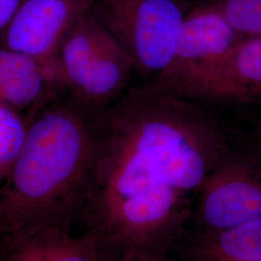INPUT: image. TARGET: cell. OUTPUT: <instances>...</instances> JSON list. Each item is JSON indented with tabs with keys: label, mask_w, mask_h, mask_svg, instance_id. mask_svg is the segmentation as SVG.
I'll return each mask as SVG.
<instances>
[{
	"label": "cell",
	"mask_w": 261,
	"mask_h": 261,
	"mask_svg": "<svg viewBox=\"0 0 261 261\" xmlns=\"http://www.w3.org/2000/svg\"><path fill=\"white\" fill-rule=\"evenodd\" d=\"M96 160L92 122L76 105L54 99L28 121L22 147L0 186V235L70 224L85 204Z\"/></svg>",
	"instance_id": "cell-1"
},
{
	"label": "cell",
	"mask_w": 261,
	"mask_h": 261,
	"mask_svg": "<svg viewBox=\"0 0 261 261\" xmlns=\"http://www.w3.org/2000/svg\"><path fill=\"white\" fill-rule=\"evenodd\" d=\"M91 122L102 143L195 200L228 152L207 112L151 86L124 95Z\"/></svg>",
	"instance_id": "cell-2"
},
{
	"label": "cell",
	"mask_w": 261,
	"mask_h": 261,
	"mask_svg": "<svg viewBox=\"0 0 261 261\" xmlns=\"http://www.w3.org/2000/svg\"><path fill=\"white\" fill-rule=\"evenodd\" d=\"M56 60L64 91L84 112H101L116 102L136 71L130 56L93 12L69 32Z\"/></svg>",
	"instance_id": "cell-3"
},
{
	"label": "cell",
	"mask_w": 261,
	"mask_h": 261,
	"mask_svg": "<svg viewBox=\"0 0 261 261\" xmlns=\"http://www.w3.org/2000/svg\"><path fill=\"white\" fill-rule=\"evenodd\" d=\"M196 0H95L93 14L133 59L158 76L171 61L187 13Z\"/></svg>",
	"instance_id": "cell-4"
},
{
	"label": "cell",
	"mask_w": 261,
	"mask_h": 261,
	"mask_svg": "<svg viewBox=\"0 0 261 261\" xmlns=\"http://www.w3.org/2000/svg\"><path fill=\"white\" fill-rule=\"evenodd\" d=\"M240 37L213 4L196 1L183 21L170 63L150 84L181 98H204Z\"/></svg>",
	"instance_id": "cell-5"
},
{
	"label": "cell",
	"mask_w": 261,
	"mask_h": 261,
	"mask_svg": "<svg viewBox=\"0 0 261 261\" xmlns=\"http://www.w3.org/2000/svg\"><path fill=\"white\" fill-rule=\"evenodd\" d=\"M259 219L261 159L228 151L196 196L189 221L192 232L217 231Z\"/></svg>",
	"instance_id": "cell-6"
},
{
	"label": "cell",
	"mask_w": 261,
	"mask_h": 261,
	"mask_svg": "<svg viewBox=\"0 0 261 261\" xmlns=\"http://www.w3.org/2000/svg\"><path fill=\"white\" fill-rule=\"evenodd\" d=\"M95 0H25L0 34V47L57 63V54L75 24L93 12Z\"/></svg>",
	"instance_id": "cell-7"
},
{
	"label": "cell",
	"mask_w": 261,
	"mask_h": 261,
	"mask_svg": "<svg viewBox=\"0 0 261 261\" xmlns=\"http://www.w3.org/2000/svg\"><path fill=\"white\" fill-rule=\"evenodd\" d=\"M63 93L57 63L0 47V101L29 121Z\"/></svg>",
	"instance_id": "cell-8"
},
{
	"label": "cell",
	"mask_w": 261,
	"mask_h": 261,
	"mask_svg": "<svg viewBox=\"0 0 261 261\" xmlns=\"http://www.w3.org/2000/svg\"><path fill=\"white\" fill-rule=\"evenodd\" d=\"M93 231L76 236L70 224H48L0 235L2 261H103Z\"/></svg>",
	"instance_id": "cell-9"
},
{
	"label": "cell",
	"mask_w": 261,
	"mask_h": 261,
	"mask_svg": "<svg viewBox=\"0 0 261 261\" xmlns=\"http://www.w3.org/2000/svg\"><path fill=\"white\" fill-rule=\"evenodd\" d=\"M184 245L187 261H261V219L217 231L191 232Z\"/></svg>",
	"instance_id": "cell-10"
},
{
	"label": "cell",
	"mask_w": 261,
	"mask_h": 261,
	"mask_svg": "<svg viewBox=\"0 0 261 261\" xmlns=\"http://www.w3.org/2000/svg\"><path fill=\"white\" fill-rule=\"evenodd\" d=\"M204 98L245 102L261 100V37L239 41Z\"/></svg>",
	"instance_id": "cell-11"
},
{
	"label": "cell",
	"mask_w": 261,
	"mask_h": 261,
	"mask_svg": "<svg viewBox=\"0 0 261 261\" xmlns=\"http://www.w3.org/2000/svg\"><path fill=\"white\" fill-rule=\"evenodd\" d=\"M28 120L0 101V186L8 176L28 132Z\"/></svg>",
	"instance_id": "cell-12"
},
{
	"label": "cell",
	"mask_w": 261,
	"mask_h": 261,
	"mask_svg": "<svg viewBox=\"0 0 261 261\" xmlns=\"http://www.w3.org/2000/svg\"><path fill=\"white\" fill-rule=\"evenodd\" d=\"M213 4L242 38L261 37V0H196Z\"/></svg>",
	"instance_id": "cell-13"
},
{
	"label": "cell",
	"mask_w": 261,
	"mask_h": 261,
	"mask_svg": "<svg viewBox=\"0 0 261 261\" xmlns=\"http://www.w3.org/2000/svg\"><path fill=\"white\" fill-rule=\"evenodd\" d=\"M116 261H174L170 259L168 253L149 252L133 249L123 252Z\"/></svg>",
	"instance_id": "cell-14"
},
{
	"label": "cell",
	"mask_w": 261,
	"mask_h": 261,
	"mask_svg": "<svg viewBox=\"0 0 261 261\" xmlns=\"http://www.w3.org/2000/svg\"><path fill=\"white\" fill-rule=\"evenodd\" d=\"M25 0H0V34L15 18Z\"/></svg>",
	"instance_id": "cell-15"
},
{
	"label": "cell",
	"mask_w": 261,
	"mask_h": 261,
	"mask_svg": "<svg viewBox=\"0 0 261 261\" xmlns=\"http://www.w3.org/2000/svg\"><path fill=\"white\" fill-rule=\"evenodd\" d=\"M253 154H255L258 158L261 159V134L260 136H259V140H258V144H257V150H256V152L255 153H253Z\"/></svg>",
	"instance_id": "cell-16"
},
{
	"label": "cell",
	"mask_w": 261,
	"mask_h": 261,
	"mask_svg": "<svg viewBox=\"0 0 261 261\" xmlns=\"http://www.w3.org/2000/svg\"><path fill=\"white\" fill-rule=\"evenodd\" d=\"M0 261H2V259H1V257H0Z\"/></svg>",
	"instance_id": "cell-17"
}]
</instances>
